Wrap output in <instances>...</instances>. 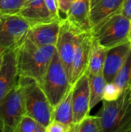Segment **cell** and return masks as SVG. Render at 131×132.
<instances>
[{"instance_id":"obj_29","label":"cell","mask_w":131,"mask_h":132,"mask_svg":"<svg viewBox=\"0 0 131 132\" xmlns=\"http://www.w3.org/2000/svg\"><path fill=\"white\" fill-rule=\"evenodd\" d=\"M6 50H4L2 49H0V65H1V63H2V57H3V55L5 53Z\"/></svg>"},{"instance_id":"obj_31","label":"cell","mask_w":131,"mask_h":132,"mask_svg":"<svg viewBox=\"0 0 131 132\" xmlns=\"http://www.w3.org/2000/svg\"><path fill=\"white\" fill-rule=\"evenodd\" d=\"M130 101H131V87H130Z\"/></svg>"},{"instance_id":"obj_21","label":"cell","mask_w":131,"mask_h":132,"mask_svg":"<svg viewBox=\"0 0 131 132\" xmlns=\"http://www.w3.org/2000/svg\"><path fill=\"white\" fill-rule=\"evenodd\" d=\"M71 132H102L97 115H87L79 123L74 124Z\"/></svg>"},{"instance_id":"obj_23","label":"cell","mask_w":131,"mask_h":132,"mask_svg":"<svg viewBox=\"0 0 131 132\" xmlns=\"http://www.w3.org/2000/svg\"><path fill=\"white\" fill-rule=\"evenodd\" d=\"M25 0H0V15H19Z\"/></svg>"},{"instance_id":"obj_12","label":"cell","mask_w":131,"mask_h":132,"mask_svg":"<svg viewBox=\"0 0 131 132\" xmlns=\"http://www.w3.org/2000/svg\"><path fill=\"white\" fill-rule=\"evenodd\" d=\"M66 19L76 32H90V0H75L72 4Z\"/></svg>"},{"instance_id":"obj_30","label":"cell","mask_w":131,"mask_h":132,"mask_svg":"<svg viewBox=\"0 0 131 132\" xmlns=\"http://www.w3.org/2000/svg\"><path fill=\"white\" fill-rule=\"evenodd\" d=\"M130 40L131 42V23H130Z\"/></svg>"},{"instance_id":"obj_7","label":"cell","mask_w":131,"mask_h":132,"mask_svg":"<svg viewBox=\"0 0 131 132\" xmlns=\"http://www.w3.org/2000/svg\"><path fill=\"white\" fill-rule=\"evenodd\" d=\"M31 25L19 15H0V49L17 48L27 37Z\"/></svg>"},{"instance_id":"obj_4","label":"cell","mask_w":131,"mask_h":132,"mask_svg":"<svg viewBox=\"0 0 131 132\" xmlns=\"http://www.w3.org/2000/svg\"><path fill=\"white\" fill-rule=\"evenodd\" d=\"M131 20L120 12L107 17L92 29V37L102 46L109 50L114 46L130 42Z\"/></svg>"},{"instance_id":"obj_27","label":"cell","mask_w":131,"mask_h":132,"mask_svg":"<svg viewBox=\"0 0 131 132\" xmlns=\"http://www.w3.org/2000/svg\"><path fill=\"white\" fill-rule=\"evenodd\" d=\"M74 1L75 0H57L59 10L66 15Z\"/></svg>"},{"instance_id":"obj_24","label":"cell","mask_w":131,"mask_h":132,"mask_svg":"<svg viewBox=\"0 0 131 132\" xmlns=\"http://www.w3.org/2000/svg\"><path fill=\"white\" fill-rule=\"evenodd\" d=\"M123 91L113 83H107L105 89H104V94H103V99L107 101H113L117 100Z\"/></svg>"},{"instance_id":"obj_16","label":"cell","mask_w":131,"mask_h":132,"mask_svg":"<svg viewBox=\"0 0 131 132\" xmlns=\"http://www.w3.org/2000/svg\"><path fill=\"white\" fill-rule=\"evenodd\" d=\"M124 0H90L92 29L111 15L120 12Z\"/></svg>"},{"instance_id":"obj_2","label":"cell","mask_w":131,"mask_h":132,"mask_svg":"<svg viewBox=\"0 0 131 132\" xmlns=\"http://www.w3.org/2000/svg\"><path fill=\"white\" fill-rule=\"evenodd\" d=\"M130 87L125 89L120 97L113 101L103 100L97 113L102 132L131 131Z\"/></svg>"},{"instance_id":"obj_1","label":"cell","mask_w":131,"mask_h":132,"mask_svg":"<svg viewBox=\"0 0 131 132\" xmlns=\"http://www.w3.org/2000/svg\"><path fill=\"white\" fill-rule=\"evenodd\" d=\"M56 51V46H38L26 37L16 48L19 77L31 78L42 85Z\"/></svg>"},{"instance_id":"obj_20","label":"cell","mask_w":131,"mask_h":132,"mask_svg":"<svg viewBox=\"0 0 131 132\" xmlns=\"http://www.w3.org/2000/svg\"><path fill=\"white\" fill-rule=\"evenodd\" d=\"M113 82L121 90V91L131 87V50Z\"/></svg>"},{"instance_id":"obj_28","label":"cell","mask_w":131,"mask_h":132,"mask_svg":"<svg viewBox=\"0 0 131 132\" xmlns=\"http://www.w3.org/2000/svg\"><path fill=\"white\" fill-rule=\"evenodd\" d=\"M120 14L131 20V0L124 1L120 9Z\"/></svg>"},{"instance_id":"obj_3","label":"cell","mask_w":131,"mask_h":132,"mask_svg":"<svg viewBox=\"0 0 131 132\" xmlns=\"http://www.w3.org/2000/svg\"><path fill=\"white\" fill-rule=\"evenodd\" d=\"M21 84L25 108V114L46 127L53 120L54 108L41 85L36 80L19 77Z\"/></svg>"},{"instance_id":"obj_8","label":"cell","mask_w":131,"mask_h":132,"mask_svg":"<svg viewBox=\"0 0 131 132\" xmlns=\"http://www.w3.org/2000/svg\"><path fill=\"white\" fill-rule=\"evenodd\" d=\"M77 32L71 27L66 19H63L59 35L56 43V51L67 73L70 84L73 73V63L76 48Z\"/></svg>"},{"instance_id":"obj_17","label":"cell","mask_w":131,"mask_h":132,"mask_svg":"<svg viewBox=\"0 0 131 132\" xmlns=\"http://www.w3.org/2000/svg\"><path fill=\"white\" fill-rule=\"evenodd\" d=\"M73 90L72 87L66 93L62 101L54 108L53 120L58 121L71 129L74 125L73 122Z\"/></svg>"},{"instance_id":"obj_9","label":"cell","mask_w":131,"mask_h":132,"mask_svg":"<svg viewBox=\"0 0 131 132\" xmlns=\"http://www.w3.org/2000/svg\"><path fill=\"white\" fill-rule=\"evenodd\" d=\"M73 122L79 123L90 111V92L89 74L86 71L73 86Z\"/></svg>"},{"instance_id":"obj_6","label":"cell","mask_w":131,"mask_h":132,"mask_svg":"<svg viewBox=\"0 0 131 132\" xmlns=\"http://www.w3.org/2000/svg\"><path fill=\"white\" fill-rule=\"evenodd\" d=\"M25 114L23 91L18 80L15 87L0 101V131H15Z\"/></svg>"},{"instance_id":"obj_19","label":"cell","mask_w":131,"mask_h":132,"mask_svg":"<svg viewBox=\"0 0 131 132\" xmlns=\"http://www.w3.org/2000/svg\"><path fill=\"white\" fill-rule=\"evenodd\" d=\"M90 92V109H93L100 101H103L104 89L107 81L103 77V73L91 74L89 73Z\"/></svg>"},{"instance_id":"obj_26","label":"cell","mask_w":131,"mask_h":132,"mask_svg":"<svg viewBox=\"0 0 131 132\" xmlns=\"http://www.w3.org/2000/svg\"><path fill=\"white\" fill-rule=\"evenodd\" d=\"M46 132H70V128L66 125L53 120L46 128Z\"/></svg>"},{"instance_id":"obj_15","label":"cell","mask_w":131,"mask_h":132,"mask_svg":"<svg viewBox=\"0 0 131 132\" xmlns=\"http://www.w3.org/2000/svg\"><path fill=\"white\" fill-rule=\"evenodd\" d=\"M19 15L28 21L31 26L55 21L52 19L44 0H25L24 5Z\"/></svg>"},{"instance_id":"obj_13","label":"cell","mask_w":131,"mask_h":132,"mask_svg":"<svg viewBox=\"0 0 131 132\" xmlns=\"http://www.w3.org/2000/svg\"><path fill=\"white\" fill-rule=\"evenodd\" d=\"M62 19L32 26L27 37L38 46H56Z\"/></svg>"},{"instance_id":"obj_10","label":"cell","mask_w":131,"mask_h":132,"mask_svg":"<svg viewBox=\"0 0 131 132\" xmlns=\"http://www.w3.org/2000/svg\"><path fill=\"white\" fill-rule=\"evenodd\" d=\"M19 80L16 48L5 52L0 65V101L15 87Z\"/></svg>"},{"instance_id":"obj_25","label":"cell","mask_w":131,"mask_h":132,"mask_svg":"<svg viewBox=\"0 0 131 132\" xmlns=\"http://www.w3.org/2000/svg\"><path fill=\"white\" fill-rule=\"evenodd\" d=\"M46 8L52 17V19L55 21L61 20L62 18L59 14V6L57 0H44Z\"/></svg>"},{"instance_id":"obj_18","label":"cell","mask_w":131,"mask_h":132,"mask_svg":"<svg viewBox=\"0 0 131 132\" xmlns=\"http://www.w3.org/2000/svg\"><path fill=\"white\" fill-rule=\"evenodd\" d=\"M107 49L102 46L92 37L90 60L87 72L91 74L103 73V67L107 53Z\"/></svg>"},{"instance_id":"obj_14","label":"cell","mask_w":131,"mask_h":132,"mask_svg":"<svg viewBox=\"0 0 131 132\" xmlns=\"http://www.w3.org/2000/svg\"><path fill=\"white\" fill-rule=\"evenodd\" d=\"M131 50V42L114 46L107 50L103 67V77L107 83L113 81Z\"/></svg>"},{"instance_id":"obj_11","label":"cell","mask_w":131,"mask_h":132,"mask_svg":"<svg viewBox=\"0 0 131 132\" xmlns=\"http://www.w3.org/2000/svg\"><path fill=\"white\" fill-rule=\"evenodd\" d=\"M92 44V33L83 32L76 36V48L73 63L71 85L75 83L87 71L90 49Z\"/></svg>"},{"instance_id":"obj_5","label":"cell","mask_w":131,"mask_h":132,"mask_svg":"<svg viewBox=\"0 0 131 132\" xmlns=\"http://www.w3.org/2000/svg\"><path fill=\"white\" fill-rule=\"evenodd\" d=\"M41 87L53 108L62 101L73 87L57 51L52 58Z\"/></svg>"},{"instance_id":"obj_22","label":"cell","mask_w":131,"mask_h":132,"mask_svg":"<svg viewBox=\"0 0 131 132\" xmlns=\"http://www.w3.org/2000/svg\"><path fill=\"white\" fill-rule=\"evenodd\" d=\"M15 132H46V127L33 118L25 114L19 123Z\"/></svg>"}]
</instances>
